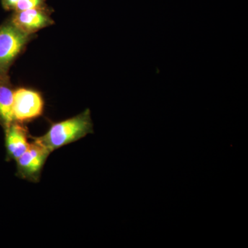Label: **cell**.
I'll list each match as a JSON object with an SVG mask.
<instances>
[{
	"label": "cell",
	"mask_w": 248,
	"mask_h": 248,
	"mask_svg": "<svg viewBox=\"0 0 248 248\" xmlns=\"http://www.w3.org/2000/svg\"><path fill=\"white\" fill-rule=\"evenodd\" d=\"M45 0H19L14 11H26V10L38 9V8L45 7Z\"/></svg>",
	"instance_id": "ba28073f"
},
{
	"label": "cell",
	"mask_w": 248,
	"mask_h": 248,
	"mask_svg": "<svg viewBox=\"0 0 248 248\" xmlns=\"http://www.w3.org/2000/svg\"><path fill=\"white\" fill-rule=\"evenodd\" d=\"M5 130V146L8 157L16 161L27 151L30 146V136L24 124L17 122H13Z\"/></svg>",
	"instance_id": "8992f818"
},
{
	"label": "cell",
	"mask_w": 248,
	"mask_h": 248,
	"mask_svg": "<svg viewBox=\"0 0 248 248\" xmlns=\"http://www.w3.org/2000/svg\"><path fill=\"white\" fill-rule=\"evenodd\" d=\"M32 139L27 151L17 160V175L20 179L32 183L40 181L42 170L50 152L37 140Z\"/></svg>",
	"instance_id": "7a4b0ae2"
},
{
	"label": "cell",
	"mask_w": 248,
	"mask_h": 248,
	"mask_svg": "<svg viewBox=\"0 0 248 248\" xmlns=\"http://www.w3.org/2000/svg\"><path fill=\"white\" fill-rule=\"evenodd\" d=\"M14 91L6 74H0V123L5 128L14 122L13 102Z\"/></svg>",
	"instance_id": "52a82bcc"
},
{
	"label": "cell",
	"mask_w": 248,
	"mask_h": 248,
	"mask_svg": "<svg viewBox=\"0 0 248 248\" xmlns=\"http://www.w3.org/2000/svg\"><path fill=\"white\" fill-rule=\"evenodd\" d=\"M93 133L94 129L91 110L87 108L71 118L52 124L42 136L31 138L40 142L52 153Z\"/></svg>",
	"instance_id": "6da1fadb"
},
{
	"label": "cell",
	"mask_w": 248,
	"mask_h": 248,
	"mask_svg": "<svg viewBox=\"0 0 248 248\" xmlns=\"http://www.w3.org/2000/svg\"><path fill=\"white\" fill-rule=\"evenodd\" d=\"M45 100L35 90L19 88L14 91L13 115L14 122L24 124L43 115Z\"/></svg>",
	"instance_id": "3957f363"
},
{
	"label": "cell",
	"mask_w": 248,
	"mask_h": 248,
	"mask_svg": "<svg viewBox=\"0 0 248 248\" xmlns=\"http://www.w3.org/2000/svg\"><path fill=\"white\" fill-rule=\"evenodd\" d=\"M30 35L11 23L0 27V74H6L10 65L30 40Z\"/></svg>",
	"instance_id": "277c9868"
},
{
	"label": "cell",
	"mask_w": 248,
	"mask_h": 248,
	"mask_svg": "<svg viewBox=\"0 0 248 248\" xmlns=\"http://www.w3.org/2000/svg\"><path fill=\"white\" fill-rule=\"evenodd\" d=\"M19 0H2V5L5 9L14 10Z\"/></svg>",
	"instance_id": "9c48e42d"
},
{
	"label": "cell",
	"mask_w": 248,
	"mask_h": 248,
	"mask_svg": "<svg viewBox=\"0 0 248 248\" xmlns=\"http://www.w3.org/2000/svg\"><path fill=\"white\" fill-rule=\"evenodd\" d=\"M11 23L19 30L31 35L53 24V21L45 6L16 12L11 18Z\"/></svg>",
	"instance_id": "5b68a950"
}]
</instances>
